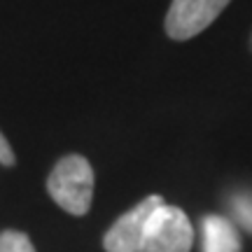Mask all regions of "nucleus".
<instances>
[{"mask_svg": "<svg viewBox=\"0 0 252 252\" xmlns=\"http://www.w3.org/2000/svg\"><path fill=\"white\" fill-rule=\"evenodd\" d=\"M94 168L82 154H68L56 163L49 180L47 191L56 206H61L70 215H87L94 201Z\"/></svg>", "mask_w": 252, "mask_h": 252, "instance_id": "nucleus-1", "label": "nucleus"}, {"mask_svg": "<svg viewBox=\"0 0 252 252\" xmlns=\"http://www.w3.org/2000/svg\"><path fill=\"white\" fill-rule=\"evenodd\" d=\"M191 243L194 231L189 217L178 206L161 203L147 220L138 252H189Z\"/></svg>", "mask_w": 252, "mask_h": 252, "instance_id": "nucleus-2", "label": "nucleus"}, {"mask_svg": "<svg viewBox=\"0 0 252 252\" xmlns=\"http://www.w3.org/2000/svg\"><path fill=\"white\" fill-rule=\"evenodd\" d=\"M231 0H173L166 14V33L173 40H191L215 21Z\"/></svg>", "mask_w": 252, "mask_h": 252, "instance_id": "nucleus-3", "label": "nucleus"}, {"mask_svg": "<svg viewBox=\"0 0 252 252\" xmlns=\"http://www.w3.org/2000/svg\"><path fill=\"white\" fill-rule=\"evenodd\" d=\"M161 203H163V198L152 194V196H147L145 201H140L135 208H131L128 213H124L108 229V234L103 238V248L108 252H138L140 250V243H143L147 220H150V215Z\"/></svg>", "mask_w": 252, "mask_h": 252, "instance_id": "nucleus-4", "label": "nucleus"}, {"mask_svg": "<svg viewBox=\"0 0 252 252\" xmlns=\"http://www.w3.org/2000/svg\"><path fill=\"white\" fill-rule=\"evenodd\" d=\"M203 252H241V238L234 224L220 215H208L201 222Z\"/></svg>", "mask_w": 252, "mask_h": 252, "instance_id": "nucleus-5", "label": "nucleus"}, {"mask_svg": "<svg viewBox=\"0 0 252 252\" xmlns=\"http://www.w3.org/2000/svg\"><path fill=\"white\" fill-rule=\"evenodd\" d=\"M0 252H35V248L24 231L7 229L0 234Z\"/></svg>", "mask_w": 252, "mask_h": 252, "instance_id": "nucleus-6", "label": "nucleus"}, {"mask_svg": "<svg viewBox=\"0 0 252 252\" xmlns=\"http://www.w3.org/2000/svg\"><path fill=\"white\" fill-rule=\"evenodd\" d=\"M234 210H236V215H238V220H241L248 229H252V196L234 198Z\"/></svg>", "mask_w": 252, "mask_h": 252, "instance_id": "nucleus-7", "label": "nucleus"}, {"mask_svg": "<svg viewBox=\"0 0 252 252\" xmlns=\"http://www.w3.org/2000/svg\"><path fill=\"white\" fill-rule=\"evenodd\" d=\"M14 152H12V147H9V143H7V138L0 133V163L2 166H14Z\"/></svg>", "mask_w": 252, "mask_h": 252, "instance_id": "nucleus-8", "label": "nucleus"}]
</instances>
